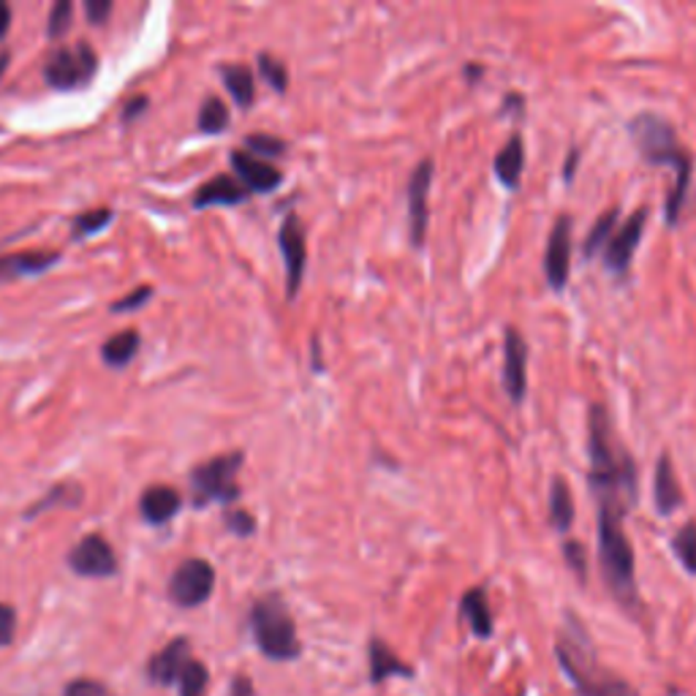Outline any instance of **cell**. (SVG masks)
<instances>
[{
    "label": "cell",
    "mask_w": 696,
    "mask_h": 696,
    "mask_svg": "<svg viewBox=\"0 0 696 696\" xmlns=\"http://www.w3.org/2000/svg\"><path fill=\"white\" fill-rule=\"evenodd\" d=\"M259 71L264 76V82H267L269 88H275L278 93H286V88H289V71H286V65L280 63L278 58L267 55V52H262L259 55Z\"/></svg>",
    "instance_id": "obj_33"
},
{
    "label": "cell",
    "mask_w": 696,
    "mask_h": 696,
    "mask_svg": "<svg viewBox=\"0 0 696 696\" xmlns=\"http://www.w3.org/2000/svg\"><path fill=\"white\" fill-rule=\"evenodd\" d=\"M528 346L522 340V335L514 327L506 329L503 335V387L506 395L520 403L525 398L528 389Z\"/></svg>",
    "instance_id": "obj_13"
},
{
    "label": "cell",
    "mask_w": 696,
    "mask_h": 696,
    "mask_svg": "<svg viewBox=\"0 0 696 696\" xmlns=\"http://www.w3.org/2000/svg\"><path fill=\"white\" fill-rule=\"evenodd\" d=\"M653 493H656V506L662 514H672L675 509H680L683 503V490L675 479V468L667 454H662L656 465V482H653Z\"/></svg>",
    "instance_id": "obj_20"
},
{
    "label": "cell",
    "mask_w": 696,
    "mask_h": 696,
    "mask_svg": "<svg viewBox=\"0 0 696 696\" xmlns=\"http://www.w3.org/2000/svg\"><path fill=\"white\" fill-rule=\"evenodd\" d=\"M615 218H617V209H607V213L593 224V229L587 232V237H585V245H582V254L596 256L598 250L610 243V234L612 229H615Z\"/></svg>",
    "instance_id": "obj_32"
},
{
    "label": "cell",
    "mask_w": 696,
    "mask_h": 696,
    "mask_svg": "<svg viewBox=\"0 0 696 696\" xmlns=\"http://www.w3.org/2000/svg\"><path fill=\"white\" fill-rule=\"evenodd\" d=\"M645 224H647V209H637V213H634L632 218L621 226V232L612 234L610 243L604 245V267H607L610 273H615V275L626 273L628 264H632L634 250H637V245L642 239V232H645Z\"/></svg>",
    "instance_id": "obj_12"
},
{
    "label": "cell",
    "mask_w": 696,
    "mask_h": 696,
    "mask_svg": "<svg viewBox=\"0 0 696 696\" xmlns=\"http://www.w3.org/2000/svg\"><path fill=\"white\" fill-rule=\"evenodd\" d=\"M555 656L580 696H637L626 680L598 667L591 639L585 637L580 623H569L566 632L555 642Z\"/></svg>",
    "instance_id": "obj_4"
},
{
    "label": "cell",
    "mask_w": 696,
    "mask_h": 696,
    "mask_svg": "<svg viewBox=\"0 0 696 696\" xmlns=\"http://www.w3.org/2000/svg\"><path fill=\"white\" fill-rule=\"evenodd\" d=\"M221 80H224L226 90L239 106H250L256 99V82L248 65L243 63H224L221 65Z\"/></svg>",
    "instance_id": "obj_23"
},
{
    "label": "cell",
    "mask_w": 696,
    "mask_h": 696,
    "mask_svg": "<svg viewBox=\"0 0 696 696\" xmlns=\"http://www.w3.org/2000/svg\"><path fill=\"white\" fill-rule=\"evenodd\" d=\"M180 506H183V498H180L177 490L170 488V484H153V488H147L140 498L142 518L153 522V525L170 522L174 514L180 512Z\"/></svg>",
    "instance_id": "obj_19"
},
{
    "label": "cell",
    "mask_w": 696,
    "mask_h": 696,
    "mask_svg": "<svg viewBox=\"0 0 696 696\" xmlns=\"http://www.w3.org/2000/svg\"><path fill=\"white\" fill-rule=\"evenodd\" d=\"M147 104H150L147 95H136V99H131L129 104H125V110H123V123H134L136 117L145 115Z\"/></svg>",
    "instance_id": "obj_42"
},
{
    "label": "cell",
    "mask_w": 696,
    "mask_h": 696,
    "mask_svg": "<svg viewBox=\"0 0 696 696\" xmlns=\"http://www.w3.org/2000/svg\"><path fill=\"white\" fill-rule=\"evenodd\" d=\"M99 69V55L88 41H76L71 47H58L44 63L47 85L55 90H74L88 85Z\"/></svg>",
    "instance_id": "obj_7"
},
{
    "label": "cell",
    "mask_w": 696,
    "mask_h": 696,
    "mask_svg": "<svg viewBox=\"0 0 696 696\" xmlns=\"http://www.w3.org/2000/svg\"><path fill=\"white\" fill-rule=\"evenodd\" d=\"M82 503V488L76 482H60L55 484V488L50 490L47 495H41L39 501L33 503V506L28 509L25 518H35V514L41 512H50V509H58V506H80Z\"/></svg>",
    "instance_id": "obj_26"
},
{
    "label": "cell",
    "mask_w": 696,
    "mask_h": 696,
    "mask_svg": "<svg viewBox=\"0 0 696 696\" xmlns=\"http://www.w3.org/2000/svg\"><path fill=\"white\" fill-rule=\"evenodd\" d=\"M245 147H248L250 155H256V158H262V155L278 158V155L286 153V142H280L278 136L269 134H250L248 140H245Z\"/></svg>",
    "instance_id": "obj_35"
},
{
    "label": "cell",
    "mask_w": 696,
    "mask_h": 696,
    "mask_svg": "<svg viewBox=\"0 0 696 696\" xmlns=\"http://www.w3.org/2000/svg\"><path fill=\"white\" fill-rule=\"evenodd\" d=\"M550 520L557 531H569L574 522V501L572 490L563 479H555L550 488Z\"/></svg>",
    "instance_id": "obj_27"
},
{
    "label": "cell",
    "mask_w": 696,
    "mask_h": 696,
    "mask_svg": "<svg viewBox=\"0 0 696 696\" xmlns=\"http://www.w3.org/2000/svg\"><path fill=\"white\" fill-rule=\"evenodd\" d=\"M232 696H254V683L248 677H234Z\"/></svg>",
    "instance_id": "obj_43"
},
{
    "label": "cell",
    "mask_w": 696,
    "mask_h": 696,
    "mask_svg": "<svg viewBox=\"0 0 696 696\" xmlns=\"http://www.w3.org/2000/svg\"><path fill=\"white\" fill-rule=\"evenodd\" d=\"M112 218H115V215H112V209H106V207L80 213L74 218V224H71V237H74V239L93 237V234H99L101 229H106V226L112 224Z\"/></svg>",
    "instance_id": "obj_29"
},
{
    "label": "cell",
    "mask_w": 696,
    "mask_h": 696,
    "mask_svg": "<svg viewBox=\"0 0 696 696\" xmlns=\"http://www.w3.org/2000/svg\"><path fill=\"white\" fill-rule=\"evenodd\" d=\"M430 185H433V161L424 158L422 164L413 170L406 185L408 199V232H411V243L422 248L424 237H428V221H430Z\"/></svg>",
    "instance_id": "obj_9"
},
{
    "label": "cell",
    "mask_w": 696,
    "mask_h": 696,
    "mask_svg": "<svg viewBox=\"0 0 696 696\" xmlns=\"http://www.w3.org/2000/svg\"><path fill=\"white\" fill-rule=\"evenodd\" d=\"M591 484L602 498L621 501L623 506H634L637 501V468L626 449L612 438V424L602 406L591 408Z\"/></svg>",
    "instance_id": "obj_1"
},
{
    "label": "cell",
    "mask_w": 696,
    "mask_h": 696,
    "mask_svg": "<svg viewBox=\"0 0 696 696\" xmlns=\"http://www.w3.org/2000/svg\"><path fill=\"white\" fill-rule=\"evenodd\" d=\"M112 9H115V6H112L110 0H85V17L93 25H104L112 17Z\"/></svg>",
    "instance_id": "obj_41"
},
{
    "label": "cell",
    "mask_w": 696,
    "mask_h": 696,
    "mask_svg": "<svg viewBox=\"0 0 696 696\" xmlns=\"http://www.w3.org/2000/svg\"><path fill=\"white\" fill-rule=\"evenodd\" d=\"M150 297H153V289H150V286H136L134 291L125 294V297H120L117 303L112 305V314H129V310L142 308Z\"/></svg>",
    "instance_id": "obj_36"
},
{
    "label": "cell",
    "mask_w": 696,
    "mask_h": 696,
    "mask_svg": "<svg viewBox=\"0 0 696 696\" xmlns=\"http://www.w3.org/2000/svg\"><path fill=\"white\" fill-rule=\"evenodd\" d=\"M522 166H525V147H522L520 136H512V140L503 145L501 153L495 155L498 180H501L506 188H518Z\"/></svg>",
    "instance_id": "obj_25"
},
{
    "label": "cell",
    "mask_w": 696,
    "mask_h": 696,
    "mask_svg": "<svg viewBox=\"0 0 696 696\" xmlns=\"http://www.w3.org/2000/svg\"><path fill=\"white\" fill-rule=\"evenodd\" d=\"M9 28H11V6L0 0V41L6 39Z\"/></svg>",
    "instance_id": "obj_44"
},
{
    "label": "cell",
    "mask_w": 696,
    "mask_h": 696,
    "mask_svg": "<svg viewBox=\"0 0 696 696\" xmlns=\"http://www.w3.org/2000/svg\"><path fill=\"white\" fill-rule=\"evenodd\" d=\"M188 662H191L188 639H183V637L172 639L164 651L155 653V656L147 662V677L153 683H158V686H174Z\"/></svg>",
    "instance_id": "obj_16"
},
{
    "label": "cell",
    "mask_w": 696,
    "mask_h": 696,
    "mask_svg": "<svg viewBox=\"0 0 696 696\" xmlns=\"http://www.w3.org/2000/svg\"><path fill=\"white\" fill-rule=\"evenodd\" d=\"M280 254L286 259V294L289 299L297 297L299 284H303L305 259H308V245H305V229L297 215H286L284 226L278 232Z\"/></svg>",
    "instance_id": "obj_11"
},
{
    "label": "cell",
    "mask_w": 696,
    "mask_h": 696,
    "mask_svg": "<svg viewBox=\"0 0 696 696\" xmlns=\"http://www.w3.org/2000/svg\"><path fill=\"white\" fill-rule=\"evenodd\" d=\"M632 136L647 164L672 166L677 174V183L667 199V221L675 224V221L680 218L683 204H686L688 185H692V155H688V150L677 142L675 131H672L667 120L658 115H647L645 112V115L634 117Z\"/></svg>",
    "instance_id": "obj_3"
},
{
    "label": "cell",
    "mask_w": 696,
    "mask_h": 696,
    "mask_svg": "<svg viewBox=\"0 0 696 696\" xmlns=\"http://www.w3.org/2000/svg\"><path fill=\"white\" fill-rule=\"evenodd\" d=\"M250 632L256 645L273 662H291L299 656V637L291 612L278 596H264L250 610Z\"/></svg>",
    "instance_id": "obj_5"
},
{
    "label": "cell",
    "mask_w": 696,
    "mask_h": 696,
    "mask_svg": "<svg viewBox=\"0 0 696 696\" xmlns=\"http://www.w3.org/2000/svg\"><path fill=\"white\" fill-rule=\"evenodd\" d=\"M142 346V335L136 329H123V332L112 335L104 346H101V359H104L110 368H125L131 359L136 357Z\"/></svg>",
    "instance_id": "obj_24"
},
{
    "label": "cell",
    "mask_w": 696,
    "mask_h": 696,
    "mask_svg": "<svg viewBox=\"0 0 696 696\" xmlns=\"http://www.w3.org/2000/svg\"><path fill=\"white\" fill-rule=\"evenodd\" d=\"M243 468V452L218 454L207 463L191 471V490H194L196 506L207 503H232L239 498L237 471Z\"/></svg>",
    "instance_id": "obj_6"
},
{
    "label": "cell",
    "mask_w": 696,
    "mask_h": 696,
    "mask_svg": "<svg viewBox=\"0 0 696 696\" xmlns=\"http://www.w3.org/2000/svg\"><path fill=\"white\" fill-rule=\"evenodd\" d=\"M563 555H566L569 566H572V572L577 574L580 580H585V572H587V557H585V550H582L580 542H566L563 544Z\"/></svg>",
    "instance_id": "obj_38"
},
{
    "label": "cell",
    "mask_w": 696,
    "mask_h": 696,
    "mask_svg": "<svg viewBox=\"0 0 696 696\" xmlns=\"http://www.w3.org/2000/svg\"><path fill=\"white\" fill-rule=\"evenodd\" d=\"M63 696H115L99 680H74Z\"/></svg>",
    "instance_id": "obj_40"
},
{
    "label": "cell",
    "mask_w": 696,
    "mask_h": 696,
    "mask_svg": "<svg viewBox=\"0 0 696 696\" xmlns=\"http://www.w3.org/2000/svg\"><path fill=\"white\" fill-rule=\"evenodd\" d=\"M14 632H17V612L14 607H9V604L0 602V647L11 645Z\"/></svg>",
    "instance_id": "obj_39"
},
{
    "label": "cell",
    "mask_w": 696,
    "mask_h": 696,
    "mask_svg": "<svg viewBox=\"0 0 696 696\" xmlns=\"http://www.w3.org/2000/svg\"><path fill=\"white\" fill-rule=\"evenodd\" d=\"M196 123H199L202 134H221V131H226V125H229V110H226V104L218 95H207V99L202 101L199 120H196Z\"/></svg>",
    "instance_id": "obj_28"
},
{
    "label": "cell",
    "mask_w": 696,
    "mask_h": 696,
    "mask_svg": "<svg viewBox=\"0 0 696 696\" xmlns=\"http://www.w3.org/2000/svg\"><path fill=\"white\" fill-rule=\"evenodd\" d=\"M672 550H675L683 569H686L688 574H696V522H688L686 528L677 531V536L672 539Z\"/></svg>",
    "instance_id": "obj_31"
},
{
    "label": "cell",
    "mask_w": 696,
    "mask_h": 696,
    "mask_svg": "<svg viewBox=\"0 0 696 696\" xmlns=\"http://www.w3.org/2000/svg\"><path fill=\"white\" fill-rule=\"evenodd\" d=\"M207 683H209L207 667H204L202 662H196V658H191V662L185 664L183 675H180V680H177L180 696H204L207 694Z\"/></svg>",
    "instance_id": "obj_30"
},
{
    "label": "cell",
    "mask_w": 696,
    "mask_h": 696,
    "mask_svg": "<svg viewBox=\"0 0 696 696\" xmlns=\"http://www.w3.org/2000/svg\"><path fill=\"white\" fill-rule=\"evenodd\" d=\"M6 63H9V52H3V55H0V76H3Z\"/></svg>",
    "instance_id": "obj_45"
},
{
    "label": "cell",
    "mask_w": 696,
    "mask_h": 696,
    "mask_svg": "<svg viewBox=\"0 0 696 696\" xmlns=\"http://www.w3.org/2000/svg\"><path fill=\"white\" fill-rule=\"evenodd\" d=\"M69 566L80 577H112L117 572V555L104 536L90 533V536L80 539L74 544V550L69 552Z\"/></svg>",
    "instance_id": "obj_10"
},
{
    "label": "cell",
    "mask_w": 696,
    "mask_h": 696,
    "mask_svg": "<svg viewBox=\"0 0 696 696\" xmlns=\"http://www.w3.org/2000/svg\"><path fill=\"white\" fill-rule=\"evenodd\" d=\"M60 262L58 250H17V254L0 256V284H9L17 278L41 275L44 269L55 267Z\"/></svg>",
    "instance_id": "obj_17"
},
{
    "label": "cell",
    "mask_w": 696,
    "mask_h": 696,
    "mask_svg": "<svg viewBox=\"0 0 696 696\" xmlns=\"http://www.w3.org/2000/svg\"><path fill=\"white\" fill-rule=\"evenodd\" d=\"M626 509L621 501L602 498L598 501V555H602V572L607 580L612 596L628 610L639 607L637 574H634V550L623 528Z\"/></svg>",
    "instance_id": "obj_2"
},
{
    "label": "cell",
    "mask_w": 696,
    "mask_h": 696,
    "mask_svg": "<svg viewBox=\"0 0 696 696\" xmlns=\"http://www.w3.org/2000/svg\"><path fill=\"white\" fill-rule=\"evenodd\" d=\"M463 615H465L468 626H471V632L477 634V637H482V639L493 637V612H490L488 596H484L482 587H473V591L465 593L463 596Z\"/></svg>",
    "instance_id": "obj_21"
},
{
    "label": "cell",
    "mask_w": 696,
    "mask_h": 696,
    "mask_svg": "<svg viewBox=\"0 0 696 696\" xmlns=\"http://www.w3.org/2000/svg\"><path fill=\"white\" fill-rule=\"evenodd\" d=\"M215 587V569L202 557H191V561L180 563L177 572L170 580V596L177 607H199L213 596Z\"/></svg>",
    "instance_id": "obj_8"
},
{
    "label": "cell",
    "mask_w": 696,
    "mask_h": 696,
    "mask_svg": "<svg viewBox=\"0 0 696 696\" xmlns=\"http://www.w3.org/2000/svg\"><path fill=\"white\" fill-rule=\"evenodd\" d=\"M232 170L237 174V183L245 191H256V194H269V191H275L284 183V174L275 170L273 164L245 153V150H234Z\"/></svg>",
    "instance_id": "obj_15"
},
{
    "label": "cell",
    "mask_w": 696,
    "mask_h": 696,
    "mask_svg": "<svg viewBox=\"0 0 696 696\" xmlns=\"http://www.w3.org/2000/svg\"><path fill=\"white\" fill-rule=\"evenodd\" d=\"M71 20H74V3H71V0H58L50 11V20H47V35H50V39L65 35L71 28Z\"/></svg>",
    "instance_id": "obj_34"
},
{
    "label": "cell",
    "mask_w": 696,
    "mask_h": 696,
    "mask_svg": "<svg viewBox=\"0 0 696 696\" xmlns=\"http://www.w3.org/2000/svg\"><path fill=\"white\" fill-rule=\"evenodd\" d=\"M569 267H572V221L563 215L557 218V224L552 226L547 254H544V273L552 289L561 291L566 286Z\"/></svg>",
    "instance_id": "obj_14"
},
{
    "label": "cell",
    "mask_w": 696,
    "mask_h": 696,
    "mask_svg": "<svg viewBox=\"0 0 696 696\" xmlns=\"http://www.w3.org/2000/svg\"><path fill=\"white\" fill-rule=\"evenodd\" d=\"M389 675H411V667L389 651L387 642L373 639L370 642V680L381 686Z\"/></svg>",
    "instance_id": "obj_22"
},
{
    "label": "cell",
    "mask_w": 696,
    "mask_h": 696,
    "mask_svg": "<svg viewBox=\"0 0 696 696\" xmlns=\"http://www.w3.org/2000/svg\"><path fill=\"white\" fill-rule=\"evenodd\" d=\"M245 199H248V191L237 180L229 174H215L194 194V207H229V204H239Z\"/></svg>",
    "instance_id": "obj_18"
},
{
    "label": "cell",
    "mask_w": 696,
    "mask_h": 696,
    "mask_svg": "<svg viewBox=\"0 0 696 696\" xmlns=\"http://www.w3.org/2000/svg\"><path fill=\"white\" fill-rule=\"evenodd\" d=\"M226 520V528H229L232 533H237V536H250V533L256 531V520L250 518L248 512H243V509H232V512L224 514Z\"/></svg>",
    "instance_id": "obj_37"
}]
</instances>
